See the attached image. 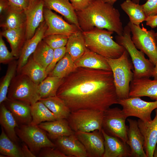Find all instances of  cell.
<instances>
[{
    "instance_id": "6da1fadb",
    "label": "cell",
    "mask_w": 157,
    "mask_h": 157,
    "mask_svg": "<svg viewBox=\"0 0 157 157\" xmlns=\"http://www.w3.org/2000/svg\"><path fill=\"white\" fill-rule=\"evenodd\" d=\"M71 112L81 109L103 111L118 104L111 71L76 67L63 79L57 92Z\"/></svg>"
},
{
    "instance_id": "7a4b0ae2",
    "label": "cell",
    "mask_w": 157,
    "mask_h": 157,
    "mask_svg": "<svg viewBox=\"0 0 157 157\" xmlns=\"http://www.w3.org/2000/svg\"><path fill=\"white\" fill-rule=\"evenodd\" d=\"M76 13L82 31L96 28L115 32L118 35L123 33L124 28L119 11L103 0H92L87 8Z\"/></svg>"
},
{
    "instance_id": "3957f363",
    "label": "cell",
    "mask_w": 157,
    "mask_h": 157,
    "mask_svg": "<svg viewBox=\"0 0 157 157\" xmlns=\"http://www.w3.org/2000/svg\"><path fill=\"white\" fill-rule=\"evenodd\" d=\"M113 33L96 28L83 31L86 47L106 58H116L120 57L125 49L113 39L112 35Z\"/></svg>"
},
{
    "instance_id": "277c9868",
    "label": "cell",
    "mask_w": 157,
    "mask_h": 157,
    "mask_svg": "<svg viewBox=\"0 0 157 157\" xmlns=\"http://www.w3.org/2000/svg\"><path fill=\"white\" fill-rule=\"evenodd\" d=\"M129 55L125 50L118 58H106L113 72L117 96L119 99L129 97L130 84L133 79V66Z\"/></svg>"
},
{
    "instance_id": "5b68a950",
    "label": "cell",
    "mask_w": 157,
    "mask_h": 157,
    "mask_svg": "<svg viewBox=\"0 0 157 157\" xmlns=\"http://www.w3.org/2000/svg\"><path fill=\"white\" fill-rule=\"evenodd\" d=\"M131 34L127 25L124 28L122 34L116 36V42L124 48L131 58L134 68L133 79L150 78L152 77L155 65L136 48L131 40Z\"/></svg>"
},
{
    "instance_id": "8992f818",
    "label": "cell",
    "mask_w": 157,
    "mask_h": 157,
    "mask_svg": "<svg viewBox=\"0 0 157 157\" xmlns=\"http://www.w3.org/2000/svg\"><path fill=\"white\" fill-rule=\"evenodd\" d=\"M7 98L31 105L38 101L41 97L38 85L26 75L17 74L9 87Z\"/></svg>"
},
{
    "instance_id": "52a82bcc",
    "label": "cell",
    "mask_w": 157,
    "mask_h": 157,
    "mask_svg": "<svg viewBox=\"0 0 157 157\" xmlns=\"http://www.w3.org/2000/svg\"><path fill=\"white\" fill-rule=\"evenodd\" d=\"M104 111L92 109H81L71 112L66 119L72 130L90 132L96 130L101 131Z\"/></svg>"
},
{
    "instance_id": "ba28073f",
    "label": "cell",
    "mask_w": 157,
    "mask_h": 157,
    "mask_svg": "<svg viewBox=\"0 0 157 157\" xmlns=\"http://www.w3.org/2000/svg\"><path fill=\"white\" fill-rule=\"evenodd\" d=\"M16 134L19 138L28 147L34 154L39 153L43 148L56 147L45 131L38 125H22L15 128Z\"/></svg>"
},
{
    "instance_id": "9c48e42d",
    "label": "cell",
    "mask_w": 157,
    "mask_h": 157,
    "mask_svg": "<svg viewBox=\"0 0 157 157\" xmlns=\"http://www.w3.org/2000/svg\"><path fill=\"white\" fill-rule=\"evenodd\" d=\"M132 36L131 40L136 48L146 54L149 60L155 65L157 62V44L155 32L153 30H147L143 26L135 25L129 22Z\"/></svg>"
},
{
    "instance_id": "30bf717a",
    "label": "cell",
    "mask_w": 157,
    "mask_h": 157,
    "mask_svg": "<svg viewBox=\"0 0 157 157\" xmlns=\"http://www.w3.org/2000/svg\"><path fill=\"white\" fill-rule=\"evenodd\" d=\"M127 117L122 110L110 108L104 112L102 129L108 134L119 138L124 142L127 140Z\"/></svg>"
},
{
    "instance_id": "8fae6325",
    "label": "cell",
    "mask_w": 157,
    "mask_h": 157,
    "mask_svg": "<svg viewBox=\"0 0 157 157\" xmlns=\"http://www.w3.org/2000/svg\"><path fill=\"white\" fill-rule=\"evenodd\" d=\"M118 104L122 107V110L127 118L130 116L135 117L144 122L152 120L151 113L157 108V101L148 102L138 97L118 99Z\"/></svg>"
},
{
    "instance_id": "7c38bea8",
    "label": "cell",
    "mask_w": 157,
    "mask_h": 157,
    "mask_svg": "<svg viewBox=\"0 0 157 157\" xmlns=\"http://www.w3.org/2000/svg\"><path fill=\"white\" fill-rule=\"evenodd\" d=\"M43 13L44 21L47 26L44 37L54 34L64 35L69 36L80 30L75 25L66 22L52 10L44 7Z\"/></svg>"
},
{
    "instance_id": "4fadbf2b",
    "label": "cell",
    "mask_w": 157,
    "mask_h": 157,
    "mask_svg": "<svg viewBox=\"0 0 157 157\" xmlns=\"http://www.w3.org/2000/svg\"><path fill=\"white\" fill-rule=\"evenodd\" d=\"M43 0H31L24 11L26 16L25 37L26 40L32 38L41 24L44 21Z\"/></svg>"
},
{
    "instance_id": "5bb4252c",
    "label": "cell",
    "mask_w": 157,
    "mask_h": 157,
    "mask_svg": "<svg viewBox=\"0 0 157 157\" xmlns=\"http://www.w3.org/2000/svg\"><path fill=\"white\" fill-rule=\"evenodd\" d=\"M74 134L85 147L88 157H103L104 151V139L101 131H78L74 132Z\"/></svg>"
},
{
    "instance_id": "9a60e30c",
    "label": "cell",
    "mask_w": 157,
    "mask_h": 157,
    "mask_svg": "<svg viewBox=\"0 0 157 157\" xmlns=\"http://www.w3.org/2000/svg\"><path fill=\"white\" fill-rule=\"evenodd\" d=\"M153 120L144 122L137 121L139 128L144 138V149L147 157H153L157 143V108Z\"/></svg>"
},
{
    "instance_id": "2e32d148",
    "label": "cell",
    "mask_w": 157,
    "mask_h": 157,
    "mask_svg": "<svg viewBox=\"0 0 157 157\" xmlns=\"http://www.w3.org/2000/svg\"><path fill=\"white\" fill-rule=\"evenodd\" d=\"M129 123L126 142L130 147L131 157H147L144 149V138L138 126L137 121L127 119Z\"/></svg>"
},
{
    "instance_id": "e0dca14e",
    "label": "cell",
    "mask_w": 157,
    "mask_h": 157,
    "mask_svg": "<svg viewBox=\"0 0 157 157\" xmlns=\"http://www.w3.org/2000/svg\"><path fill=\"white\" fill-rule=\"evenodd\" d=\"M53 140L56 147L68 157H88L85 147L74 134L61 136Z\"/></svg>"
},
{
    "instance_id": "ac0fdd59",
    "label": "cell",
    "mask_w": 157,
    "mask_h": 157,
    "mask_svg": "<svg viewBox=\"0 0 157 157\" xmlns=\"http://www.w3.org/2000/svg\"><path fill=\"white\" fill-rule=\"evenodd\" d=\"M146 96L157 101V80L149 78L133 79L130 83L129 97Z\"/></svg>"
},
{
    "instance_id": "d6986e66",
    "label": "cell",
    "mask_w": 157,
    "mask_h": 157,
    "mask_svg": "<svg viewBox=\"0 0 157 157\" xmlns=\"http://www.w3.org/2000/svg\"><path fill=\"white\" fill-rule=\"evenodd\" d=\"M47 28L44 21L37 29L34 35L31 38L26 40L21 50L17 59V73L27 62L30 57L33 54L40 42L44 37V34Z\"/></svg>"
},
{
    "instance_id": "ffe728a7",
    "label": "cell",
    "mask_w": 157,
    "mask_h": 157,
    "mask_svg": "<svg viewBox=\"0 0 157 157\" xmlns=\"http://www.w3.org/2000/svg\"><path fill=\"white\" fill-rule=\"evenodd\" d=\"M104 139V151L103 157H131L130 148L118 138L101 130Z\"/></svg>"
},
{
    "instance_id": "44dd1931",
    "label": "cell",
    "mask_w": 157,
    "mask_h": 157,
    "mask_svg": "<svg viewBox=\"0 0 157 157\" xmlns=\"http://www.w3.org/2000/svg\"><path fill=\"white\" fill-rule=\"evenodd\" d=\"M19 125L30 124L32 120L31 105L19 100L7 99L3 102Z\"/></svg>"
},
{
    "instance_id": "7402d4cb",
    "label": "cell",
    "mask_w": 157,
    "mask_h": 157,
    "mask_svg": "<svg viewBox=\"0 0 157 157\" xmlns=\"http://www.w3.org/2000/svg\"><path fill=\"white\" fill-rule=\"evenodd\" d=\"M44 7L63 15L81 31L76 11L69 0H43Z\"/></svg>"
},
{
    "instance_id": "603a6c76",
    "label": "cell",
    "mask_w": 157,
    "mask_h": 157,
    "mask_svg": "<svg viewBox=\"0 0 157 157\" xmlns=\"http://www.w3.org/2000/svg\"><path fill=\"white\" fill-rule=\"evenodd\" d=\"M0 27L3 30L26 27V19L24 10L10 5L8 10L0 15Z\"/></svg>"
},
{
    "instance_id": "cb8c5ba5",
    "label": "cell",
    "mask_w": 157,
    "mask_h": 157,
    "mask_svg": "<svg viewBox=\"0 0 157 157\" xmlns=\"http://www.w3.org/2000/svg\"><path fill=\"white\" fill-rule=\"evenodd\" d=\"M76 67L111 71L105 57L87 48L84 54L74 62Z\"/></svg>"
},
{
    "instance_id": "d4e9b609",
    "label": "cell",
    "mask_w": 157,
    "mask_h": 157,
    "mask_svg": "<svg viewBox=\"0 0 157 157\" xmlns=\"http://www.w3.org/2000/svg\"><path fill=\"white\" fill-rule=\"evenodd\" d=\"M48 133L49 138L53 140L62 136H68L74 134L66 119L43 122L38 125Z\"/></svg>"
},
{
    "instance_id": "484cf974",
    "label": "cell",
    "mask_w": 157,
    "mask_h": 157,
    "mask_svg": "<svg viewBox=\"0 0 157 157\" xmlns=\"http://www.w3.org/2000/svg\"><path fill=\"white\" fill-rule=\"evenodd\" d=\"M25 29L26 27L3 30L0 33V34L6 38L9 42L11 52L17 59L19 58L21 50L26 40Z\"/></svg>"
},
{
    "instance_id": "4316f807",
    "label": "cell",
    "mask_w": 157,
    "mask_h": 157,
    "mask_svg": "<svg viewBox=\"0 0 157 157\" xmlns=\"http://www.w3.org/2000/svg\"><path fill=\"white\" fill-rule=\"evenodd\" d=\"M65 47L74 62L82 56L87 49L83 31L79 30L69 36Z\"/></svg>"
},
{
    "instance_id": "83f0119b",
    "label": "cell",
    "mask_w": 157,
    "mask_h": 157,
    "mask_svg": "<svg viewBox=\"0 0 157 157\" xmlns=\"http://www.w3.org/2000/svg\"><path fill=\"white\" fill-rule=\"evenodd\" d=\"M0 104V124L8 136L18 144L19 138L15 131V128L19 125L11 112L7 108L3 102Z\"/></svg>"
},
{
    "instance_id": "f1b7e54d",
    "label": "cell",
    "mask_w": 157,
    "mask_h": 157,
    "mask_svg": "<svg viewBox=\"0 0 157 157\" xmlns=\"http://www.w3.org/2000/svg\"><path fill=\"white\" fill-rule=\"evenodd\" d=\"M32 55L17 74L26 75L38 85L48 76V74L46 69L33 59Z\"/></svg>"
},
{
    "instance_id": "f546056e",
    "label": "cell",
    "mask_w": 157,
    "mask_h": 157,
    "mask_svg": "<svg viewBox=\"0 0 157 157\" xmlns=\"http://www.w3.org/2000/svg\"><path fill=\"white\" fill-rule=\"evenodd\" d=\"M122 9L128 16L130 22L136 25L146 21L148 16L141 5L135 3L131 0H126L120 4Z\"/></svg>"
},
{
    "instance_id": "4dcf8cb0",
    "label": "cell",
    "mask_w": 157,
    "mask_h": 157,
    "mask_svg": "<svg viewBox=\"0 0 157 157\" xmlns=\"http://www.w3.org/2000/svg\"><path fill=\"white\" fill-rule=\"evenodd\" d=\"M32 120L30 124L38 125L42 122L58 119L55 115L42 102L39 101L31 105Z\"/></svg>"
},
{
    "instance_id": "1f68e13d",
    "label": "cell",
    "mask_w": 157,
    "mask_h": 157,
    "mask_svg": "<svg viewBox=\"0 0 157 157\" xmlns=\"http://www.w3.org/2000/svg\"><path fill=\"white\" fill-rule=\"evenodd\" d=\"M39 101L43 103L56 116L58 119H67L71 111L64 102L57 96L40 98Z\"/></svg>"
},
{
    "instance_id": "d6a6232c",
    "label": "cell",
    "mask_w": 157,
    "mask_h": 157,
    "mask_svg": "<svg viewBox=\"0 0 157 157\" xmlns=\"http://www.w3.org/2000/svg\"><path fill=\"white\" fill-rule=\"evenodd\" d=\"M0 135V153L6 157H24L21 147L7 135L1 127Z\"/></svg>"
},
{
    "instance_id": "836d02e7",
    "label": "cell",
    "mask_w": 157,
    "mask_h": 157,
    "mask_svg": "<svg viewBox=\"0 0 157 157\" xmlns=\"http://www.w3.org/2000/svg\"><path fill=\"white\" fill-rule=\"evenodd\" d=\"M63 79L48 76L38 85L41 98L56 96L58 90L62 83Z\"/></svg>"
},
{
    "instance_id": "e575fe53",
    "label": "cell",
    "mask_w": 157,
    "mask_h": 157,
    "mask_svg": "<svg viewBox=\"0 0 157 157\" xmlns=\"http://www.w3.org/2000/svg\"><path fill=\"white\" fill-rule=\"evenodd\" d=\"M53 53L54 50L42 40L32 55L33 59L46 69L52 60Z\"/></svg>"
},
{
    "instance_id": "d590c367",
    "label": "cell",
    "mask_w": 157,
    "mask_h": 157,
    "mask_svg": "<svg viewBox=\"0 0 157 157\" xmlns=\"http://www.w3.org/2000/svg\"><path fill=\"white\" fill-rule=\"evenodd\" d=\"M76 68L70 55L66 53L64 56L57 63L53 69L48 76L63 78L68 75Z\"/></svg>"
},
{
    "instance_id": "8d00e7d4",
    "label": "cell",
    "mask_w": 157,
    "mask_h": 157,
    "mask_svg": "<svg viewBox=\"0 0 157 157\" xmlns=\"http://www.w3.org/2000/svg\"><path fill=\"white\" fill-rule=\"evenodd\" d=\"M15 59L9 64L6 72L0 83V104L7 98L9 87L12 81L17 74V61Z\"/></svg>"
},
{
    "instance_id": "74e56055",
    "label": "cell",
    "mask_w": 157,
    "mask_h": 157,
    "mask_svg": "<svg viewBox=\"0 0 157 157\" xmlns=\"http://www.w3.org/2000/svg\"><path fill=\"white\" fill-rule=\"evenodd\" d=\"M68 38L65 35L54 34L44 37L43 40L54 50L66 46Z\"/></svg>"
},
{
    "instance_id": "f35d334b",
    "label": "cell",
    "mask_w": 157,
    "mask_h": 157,
    "mask_svg": "<svg viewBox=\"0 0 157 157\" xmlns=\"http://www.w3.org/2000/svg\"><path fill=\"white\" fill-rule=\"evenodd\" d=\"M15 59H17L11 52L8 49L3 39L0 35V63L3 64H8Z\"/></svg>"
},
{
    "instance_id": "ab89813d",
    "label": "cell",
    "mask_w": 157,
    "mask_h": 157,
    "mask_svg": "<svg viewBox=\"0 0 157 157\" xmlns=\"http://www.w3.org/2000/svg\"><path fill=\"white\" fill-rule=\"evenodd\" d=\"M66 53L65 46L54 49L52 60L46 69L48 75L53 69L57 63L64 56Z\"/></svg>"
},
{
    "instance_id": "60d3db41",
    "label": "cell",
    "mask_w": 157,
    "mask_h": 157,
    "mask_svg": "<svg viewBox=\"0 0 157 157\" xmlns=\"http://www.w3.org/2000/svg\"><path fill=\"white\" fill-rule=\"evenodd\" d=\"M39 154L38 156L39 157H68L56 147L43 148Z\"/></svg>"
},
{
    "instance_id": "b9f144b4",
    "label": "cell",
    "mask_w": 157,
    "mask_h": 157,
    "mask_svg": "<svg viewBox=\"0 0 157 157\" xmlns=\"http://www.w3.org/2000/svg\"><path fill=\"white\" fill-rule=\"evenodd\" d=\"M141 5L148 16L157 14V0H147Z\"/></svg>"
},
{
    "instance_id": "7bdbcfd3",
    "label": "cell",
    "mask_w": 157,
    "mask_h": 157,
    "mask_svg": "<svg viewBox=\"0 0 157 157\" xmlns=\"http://www.w3.org/2000/svg\"><path fill=\"white\" fill-rule=\"evenodd\" d=\"M92 0H69L76 11H81L87 8Z\"/></svg>"
},
{
    "instance_id": "ee69618b",
    "label": "cell",
    "mask_w": 157,
    "mask_h": 157,
    "mask_svg": "<svg viewBox=\"0 0 157 157\" xmlns=\"http://www.w3.org/2000/svg\"><path fill=\"white\" fill-rule=\"evenodd\" d=\"M10 5L17 9L24 10L28 6L31 0H8Z\"/></svg>"
},
{
    "instance_id": "f6af8a7d",
    "label": "cell",
    "mask_w": 157,
    "mask_h": 157,
    "mask_svg": "<svg viewBox=\"0 0 157 157\" xmlns=\"http://www.w3.org/2000/svg\"><path fill=\"white\" fill-rule=\"evenodd\" d=\"M21 147L24 157H35L36 156L24 142H23Z\"/></svg>"
},
{
    "instance_id": "bcb514c9",
    "label": "cell",
    "mask_w": 157,
    "mask_h": 157,
    "mask_svg": "<svg viewBox=\"0 0 157 157\" xmlns=\"http://www.w3.org/2000/svg\"><path fill=\"white\" fill-rule=\"evenodd\" d=\"M146 25L153 28L157 26V14L148 16L146 21Z\"/></svg>"
},
{
    "instance_id": "7dc6e473",
    "label": "cell",
    "mask_w": 157,
    "mask_h": 157,
    "mask_svg": "<svg viewBox=\"0 0 157 157\" xmlns=\"http://www.w3.org/2000/svg\"><path fill=\"white\" fill-rule=\"evenodd\" d=\"M10 4L8 0H0V15L3 14L8 8Z\"/></svg>"
},
{
    "instance_id": "c3c4849f",
    "label": "cell",
    "mask_w": 157,
    "mask_h": 157,
    "mask_svg": "<svg viewBox=\"0 0 157 157\" xmlns=\"http://www.w3.org/2000/svg\"><path fill=\"white\" fill-rule=\"evenodd\" d=\"M152 77L154 78V80H157V62L155 65Z\"/></svg>"
},
{
    "instance_id": "681fc988",
    "label": "cell",
    "mask_w": 157,
    "mask_h": 157,
    "mask_svg": "<svg viewBox=\"0 0 157 157\" xmlns=\"http://www.w3.org/2000/svg\"><path fill=\"white\" fill-rule=\"evenodd\" d=\"M117 0H103V1L107 3H108L113 5Z\"/></svg>"
},
{
    "instance_id": "f907efd6",
    "label": "cell",
    "mask_w": 157,
    "mask_h": 157,
    "mask_svg": "<svg viewBox=\"0 0 157 157\" xmlns=\"http://www.w3.org/2000/svg\"><path fill=\"white\" fill-rule=\"evenodd\" d=\"M134 3H137L139 4L141 0H131Z\"/></svg>"
},
{
    "instance_id": "816d5d0a",
    "label": "cell",
    "mask_w": 157,
    "mask_h": 157,
    "mask_svg": "<svg viewBox=\"0 0 157 157\" xmlns=\"http://www.w3.org/2000/svg\"><path fill=\"white\" fill-rule=\"evenodd\" d=\"M154 154L157 156V145L156 146V148L154 151Z\"/></svg>"
},
{
    "instance_id": "f5cc1de1",
    "label": "cell",
    "mask_w": 157,
    "mask_h": 157,
    "mask_svg": "<svg viewBox=\"0 0 157 157\" xmlns=\"http://www.w3.org/2000/svg\"><path fill=\"white\" fill-rule=\"evenodd\" d=\"M155 38L156 40V43L157 44V32L155 33Z\"/></svg>"
}]
</instances>
